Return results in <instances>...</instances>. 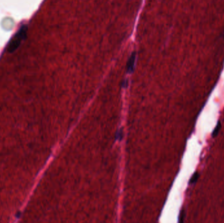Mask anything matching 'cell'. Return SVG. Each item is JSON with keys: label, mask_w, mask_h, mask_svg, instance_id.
<instances>
[{"label": "cell", "mask_w": 224, "mask_h": 223, "mask_svg": "<svg viewBox=\"0 0 224 223\" xmlns=\"http://www.w3.org/2000/svg\"><path fill=\"white\" fill-rule=\"evenodd\" d=\"M21 215V212H18V213H17V215H16V217H17V218H19V217H20V215Z\"/></svg>", "instance_id": "5"}, {"label": "cell", "mask_w": 224, "mask_h": 223, "mask_svg": "<svg viewBox=\"0 0 224 223\" xmlns=\"http://www.w3.org/2000/svg\"><path fill=\"white\" fill-rule=\"evenodd\" d=\"M223 36H224V35H223Z\"/></svg>", "instance_id": "6"}, {"label": "cell", "mask_w": 224, "mask_h": 223, "mask_svg": "<svg viewBox=\"0 0 224 223\" xmlns=\"http://www.w3.org/2000/svg\"><path fill=\"white\" fill-rule=\"evenodd\" d=\"M220 127H221V125H220V123H218V124L217 125V126L216 127V128L214 129V131L213 132V136H214V137H216V136L218 135V132H219V131L220 130Z\"/></svg>", "instance_id": "4"}, {"label": "cell", "mask_w": 224, "mask_h": 223, "mask_svg": "<svg viewBox=\"0 0 224 223\" xmlns=\"http://www.w3.org/2000/svg\"><path fill=\"white\" fill-rule=\"evenodd\" d=\"M198 177H199V174H198V173H195V174L193 175L192 178H191V180H190V183L192 184V183H195L196 181H197V179H198Z\"/></svg>", "instance_id": "3"}, {"label": "cell", "mask_w": 224, "mask_h": 223, "mask_svg": "<svg viewBox=\"0 0 224 223\" xmlns=\"http://www.w3.org/2000/svg\"><path fill=\"white\" fill-rule=\"evenodd\" d=\"M136 53L135 52H132V54L130 56V58H128V62H127V71L129 73H131L134 70L135 62H136Z\"/></svg>", "instance_id": "2"}, {"label": "cell", "mask_w": 224, "mask_h": 223, "mask_svg": "<svg viewBox=\"0 0 224 223\" xmlns=\"http://www.w3.org/2000/svg\"><path fill=\"white\" fill-rule=\"evenodd\" d=\"M28 27L26 25L22 26L20 29L18 30L17 33L15 34L13 38L10 41L8 45H7V50L10 53L14 52L20 46L22 41H24L27 36Z\"/></svg>", "instance_id": "1"}]
</instances>
